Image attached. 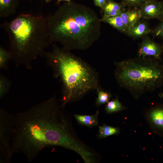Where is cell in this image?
Listing matches in <instances>:
<instances>
[{
	"label": "cell",
	"instance_id": "cell-15",
	"mask_svg": "<svg viewBox=\"0 0 163 163\" xmlns=\"http://www.w3.org/2000/svg\"><path fill=\"white\" fill-rule=\"evenodd\" d=\"M101 20V21L110 24L121 32L127 33V30L124 24L120 14L112 17L103 16Z\"/></svg>",
	"mask_w": 163,
	"mask_h": 163
},
{
	"label": "cell",
	"instance_id": "cell-6",
	"mask_svg": "<svg viewBox=\"0 0 163 163\" xmlns=\"http://www.w3.org/2000/svg\"><path fill=\"white\" fill-rule=\"evenodd\" d=\"M15 116L2 108L0 110V162L10 163L13 155L11 144Z\"/></svg>",
	"mask_w": 163,
	"mask_h": 163
},
{
	"label": "cell",
	"instance_id": "cell-9",
	"mask_svg": "<svg viewBox=\"0 0 163 163\" xmlns=\"http://www.w3.org/2000/svg\"><path fill=\"white\" fill-rule=\"evenodd\" d=\"M161 53V49L159 45L150 40L146 39L141 44L138 54L139 57L152 56L155 59H158Z\"/></svg>",
	"mask_w": 163,
	"mask_h": 163
},
{
	"label": "cell",
	"instance_id": "cell-10",
	"mask_svg": "<svg viewBox=\"0 0 163 163\" xmlns=\"http://www.w3.org/2000/svg\"><path fill=\"white\" fill-rule=\"evenodd\" d=\"M120 15L128 31L142 18L140 10L137 8L126 11L123 10Z\"/></svg>",
	"mask_w": 163,
	"mask_h": 163
},
{
	"label": "cell",
	"instance_id": "cell-20",
	"mask_svg": "<svg viewBox=\"0 0 163 163\" xmlns=\"http://www.w3.org/2000/svg\"><path fill=\"white\" fill-rule=\"evenodd\" d=\"M10 80L2 74H0V98L4 97L8 93L11 87Z\"/></svg>",
	"mask_w": 163,
	"mask_h": 163
},
{
	"label": "cell",
	"instance_id": "cell-12",
	"mask_svg": "<svg viewBox=\"0 0 163 163\" xmlns=\"http://www.w3.org/2000/svg\"><path fill=\"white\" fill-rule=\"evenodd\" d=\"M123 3H119L112 0H109L101 8L104 17H112L119 15L123 10Z\"/></svg>",
	"mask_w": 163,
	"mask_h": 163
},
{
	"label": "cell",
	"instance_id": "cell-2",
	"mask_svg": "<svg viewBox=\"0 0 163 163\" xmlns=\"http://www.w3.org/2000/svg\"><path fill=\"white\" fill-rule=\"evenodd\" d=\"M101 22L92 9L71 1L48 16L47 27L53 43L58 42L70 51L85 50L100 38Z\"/></svg>",
	"mask_w": 163,
	"mask_h": 163
},
{
	"label": "cell",
	"instance_id": "cell-16",
	"mask_svg": "<svg viewBox=\"0 0 163 163\" xmlns=\"http://www.w3.org/2000/svg\"><path fill=\"white\" fill-rule=\"evenodd\" d=\"M99 138H105L108 136L118 135L120 130L119 128L113 127L104 124L102 126H98Z\"/></svg>",
	"mask_w": 163,
	"mask_h": 163
},
{
	"label": "cell",
	"instance_id": "cell-14",
	"mask_svg": "<svg viewBox=\"0 0 163 163\" xmlns=\"http://www.w3.org/2000/svg\"><path fill=\"white\" fill-rule=\"evenodd\" d=\"M99 113V111L97 110L94 115L75 114L74 117L79 124L88 127H92L97 126Z\"/></svg>",
	"mask_w": 163,
	"mask_h": 163
},
{
	"label": "cell",
	"instance_id": "cell-1",
	"mask_svg": "<svg viewBox=\"0 0 163 163\" xmlns=\"http://www.w3.org/2000/svg\"><path fill=\"white\" fill-rule=\"evenodd\" d=\"M62 109L55 95L17 113L11 144L12 154H22L31 162L43 149L59 146L77 153L85 162L89 161L93 152L77 136Z\"/></svg>",
	"mask_w": 163,
	"mask_h": 163
},
{
	"label": "cell",
	"instance_id": "cell-19",
	"mask_svg": "<svg viewBox=\"0 0 163 163\" xmlns=\"http://www.w3.org/2000/svg\"><path fill=\"white\" fill-rule=\"evenodd\" d=\"M12 59L11 54L9 51L5 50L2 46L0 47V69H7L8 63Z\"/></svg>",
	"mask_w": 163,
	"mask_h": 163
},
{
	"label": "cell",
	"instance_id": "cell-27",
	"mask_svg": "<svg viewBox=\"0 0 163 163\" xmlns=\"http://www.w3.org/2000/svg\"><path fill=\"white\" fill-rule=\"evenodd\" d=\"M53 0H44V1L47 3Z\"/></svg>",
	"mask_w": 163,
	"mask_h": 163
},
{
	"label": "cell",
	"instance_id": "cell-18",
	"mask_svg": "<svg viewBox=\"0 0 163 163\" xmlns=\"http://www.w3.org/2000/svg\"><path fill=\"white\" fill-rule=\"evenodd\" d=\"M97 97L96 99L95 104L99 107L101 105L107 103L112 96L110 92L105 91L101 87L96 89Z\"/></svg>",
	"mask_w": 163,
	"mask_h": 163
},
{
	"label": "cell",
	"instance_id": "cell-23",
	"mask_svg": "<svg viewBox=\"0 0 163 163\" xmlns=\"http://www.w3.org/2000/svg\"><path fill=\"white\" fill-rule=\"evenodd\" d=\"M109 0H93L95 5L102 8Z\"/></svg>",
	"mask_w": 163,
	"mask_h": 163
},
{
	"label": "cell",
	"instance_id": "cell-17",
	"mask_svg": "<svg viewBox=\"0 0 163 163\" xmlns=\"http://www.w3.org/2000/svg\"><path fill=\"white\" fill-rule=\"evenodd\" d=\"M126 109L120 102L117 97L115 99L109 101L105 107L106 113L109 114L123 111Z\"/></svg>",
	"mask_w": 163,
	"mask_h": 163
},
{
	"label": "cell",
	"instance_id": "cell-28",
	"mask_svg": "<svg viewBox=\"0 0 163 163\" xmlns=\"http://www.w3.org/2000/svg\"><path fill=\"white\" fill-rule=\"evenodd\" d=\"M161 19L162 21H163V15H162L161 17Z\"/></svg>",
	"mask_w": 163,
	"mask_h": 163
},
{
	"label": "cell",
	"instance_id": "cell-8",
	"mask_svg": "<svg viewBox=\"0 0 163 163\" xmlns=\"http://www.w3.org/2000/svg\"><path fill=\"white\" fill-rule=\"evenodd\" d=\"M140 10L142 18L144 19L161 18V3L154 0H147L142 4Z\"/></svg>",
	"mask_w": 163,
	"mask_h": 163
},
{
	"label": "cell",
	"instance_id": "cell-13",
	"mask_svg": "<svg viewBox=\"0 0 163 163\" xmlns=\"http://www.w3.org/2000/svg\"><path fill=\"white\" fill-rule=\"evenodd\" d=\"M150 31L146 23L139 21L128 31L127 34L132 37L138 38L147 34Z\"/></svg>",
	"mask_w": 163,
	"mask_h": 163
},
{
	"label": "cell",
	"instance_id": "cell-4",
	"mask_svg": "<svg viewBox=\"0 0 163 163\" xmlns=\"http://www.w3.org/2000/svg\"><path fill=\"white\" fill-rule=\"evenodd\" d=\"M47 21L48 16L21 14L1 25L8 37L11 59L16 66L30 69L32 62L43 56L46 49L52 44Z\"/></svg>",
	"mask_w": 163,
	"mask_h": 163
},
{
	"label": "cell",
	"instance_id": "cell-5",
	"mask_svg": "<svg viewBox=\"0 0 163 163\" xmlns=\"http://www.w3.org/2000/svg\"><path fill=\"white\" fill-rule=\"evenodd\" d=\"M115 79L135 99L152 92L163 81V66L146 57L130 59L115 63Z\"/></svg>",
	"mask_w": 163,
	"mask_h": 163
},
{
	"label": "cell",
	"instance_id": "cell-11",
	"mask_svg": "<svg viewBox=\"0 0 163 163\" xmlns=\"http://www.w3.org/2000/svg\"><path fill=\"white\" fill-rule=\"evenodd\" d=\"M19 0H0V17L5 18L14 14L18 7Z\"/></svg>",
	"mask_w": 163,
	"mask_h": 163
},
{
	"label": "cell",
	"instance_id": "cell-3",
	"mask_svg": "<svg viewBox=\"0 0 163 163\" xmlns=\"http://www.w3.org/2000/svg\"><path fill=\"white\" fill-rule=\"evenodd\" d=\"M52 49L43 57L53 71L54 78L62 84L60 106L81 99L86 94L100 87L98 73L90 65L70 50L52 43Z\"/></svg>",
	"mask_w": 163,
	"mask_h": 163
},
{
	"label": "cell",
	"instance_id": "cell-7",
	"mask_svg": "<svg viewBox=\"0 0 163 163\" xmlns=\"http://www.w3.org/2000/svg\"><path fill=\"white\" fill-rule=\"evenodd\" d=\"M145 118L152 131L163 137V104H157L147 111Z\"/></svg>",
	"mask_w": 163,
	"mask_h": 163
},
{
	"label": "cell",
	"instance_id": "cell-24",
	"mask_svg": "<svg viewBox=\"0 0 163 163\" xmlns=\"http://www.w3.org/2000/svg\"><path fill=\"white\" fill-rule=\"evenodd\" d=\"M71 0H58L57 1V4H59V3H60V2L61 1H66V2H71Z\"/></svg>",
	"mask_w": 163,
	"mask_h": 163
},
{
	"label": "cell",
	"instance_id": "cell-21",
	"mask_svg": "<svg viewBox=\"0 0 163 163\" xmlns=\"http://www.w3.org/2000/svg\"><path fill=\"white\" fill-rule=\"evenodd\" d=\"M153 33L155 36L163 37V21L155 29Z\"/></svg>",
	"mask_w": 163,
	"mask_h": 163
},
{
	"label": "cell",
	"instance_id": "cell-22",
	"mask_svg": "<svg viewBox=\"0 0 163 163\" xmlns=\"http://www.w3.org/2000/svg\"><path fill=\"white\" fill-rule=\"evenodd\" d=\"M124 3L132 6H135L143 3L147 0H122Z\"/></svg>",
	"mask_w": 163,
	"mask_h": 163
},
{
	"label": "cell",
	"instance_id": "cell-25",
	"mask_svg": "<svg viewBox=\"0 0 163 163\" xmlns=\"http://www.w3.org/2000/svg\"><path fill=\"white\" fill-rule=\"evenodd\" d=\"M162 15H163V2L161 3Z\"/></svg>",
	"mask_w": 163,
	"mask_h": 163
},
{
	"label": "cell",
	"instance_id": "cell-26",
	"mask_svg": "<svg viewBox=\"0 0 163 163\" xmlns=\"http://www.w3.org/2000/svg\"><path fill=\"white\" fill-rule=\"evenodd\" d=\"M159 97L161 98H162V97H163V93H160L159 94Z\"/></svg>",
	"mask_w": 163,
	"mask_h": 163
}]
</instances>
